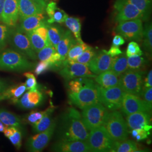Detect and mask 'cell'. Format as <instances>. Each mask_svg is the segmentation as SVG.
<instances>
[{
    "mask_svg": "<svg viewBox=\"0 0 152 152\" xmlns=\"http://www.w3.org/2000/svg\"><path fill=\"white\" fill-rule=\"evenodd\" d=\"M60 141H86L88 132L82 120L81 114L69 108L61 115L58 131Z\"/></svg>",
    "mask_w": 152,
    "mask_h": 152,
    "instance_id": "obj_1",
    "label": "cell"
},
{
    "mask_svg": "<svg viewBox=\"0 0 152 152\" xmlns=\"http://www.w3.org/2000/svg\"><path fill=\"white\" fill-rule=\"evenodd\" d=\"M36 64L12 49H5L0 53V71L24 72L32 71Z\"/></svg>",
    "mask_w": 152,
    "mask_h": 152,
    "instance_id": "obj_2",
    "label": "cell"
},
{
    "mask_svg": "<svg viewBox=\"0 0 152 152\" xmlns=\"http://www.w3.org/2000/svg\"><path fill=\"white\" fill-rule=\"evenodd\" d=\"M69 99L71 103L81 109L99 102L96 84L91 78L86 77L83 86L78 92L69 94Z\"/></svg>",
    "mask_w": 152,
    "mask_h": 152,
    "instance_id": "obj_3",
    "label": "cell"
},
{
    "mask_svg": "<svg viewBox=\"0 0 152 152\" xmlns=\"http://www.w3.org/2000/svg\"><path fill=\"white\" fill-rule=\"evenodd\" d=\"M90 131L86 141L91 152L112 151L115 141L109 135L104 126H100Z\"/></svg>",
    "mask_w": 152,
    "mask_h": 152,
    "instance_id": "obj_4",
    "label": "cell"
},
{
    "mask_svg": "<svg viewBox=\"0 0 152 152\" xmlns=\"http://www.w3.org/2000/svg\"><path fill=\"white\" fill-rule=\"evenodd\" d=\"M114 141H122L127 139L128 126L122 114L114 110L109 113L103 125Z\"/></svg>",
    "mask_w": 152,
    "mask_h": 152,
    "instance_id": "obj_5",
    "label": "cell"
},
{
    "mask_svg": "<svg viewBox=\"0 0 152 152\" xmlns=\"http://www.w3.org/2000/svg\"><path fill=\"white\" fill-rule=\"evenodd\" d=\"M108 113V110L98 102L83 109L82 120L87 130L91 131L100 126H103Z\"/></svg>",
    "mask_w": 152,
    "mask_h": 152,
    "instance_id": "obj_6",
    "label": "cell"
},
{
    "mask_svg": "<svg viewBox=\"0 0 152 152\" xmlns=\"http://www.w3.org/2000/svg\"><path fill=\"white\" fill-rule=\"evenodd\" d=\"M8 44L12 49L27 57L31 60L37 59V54L32 47L26 34L16 27L11 28L8 39Z\"/></svg>",
    "mask_w": 152,
    "mask_h": 152,
    "instance_id": "obj_7",
    "label": "cell"
},
{
    "mask_svg": "<svg viewBox=\"0 0 152 152\" xmlns=\"http://www.w3.org/2000/svg\"><path fill=\"white\" fill-rule=\"evenodd\" d=\"M99 102L110 111L120 109L125 92L119 85L104 88L96 84Z\"/></svg>",
    "mask_w": 152,
    "mask_h": 152,
    "instance_id": "obj_8",
    "label": "cell"
},
{
    "mask_svg": "<svg viewBox=\"0 0 152 152\" xmlns=\"http://www.w3.org/2000/svg\"><path fill=\"white\" fill-rule=\"evenodd\" d=\"M141 71L127 70L120 76L119 86L127 94L140 97L143 88V77Z\"/></svg>",
    "mask_w": 152,
    "mask_h": 152,
    "instance_id": "obj_9",
    "label": "cell"
},
{
    "mask_svg": "<svg viewBox=\"0 0 152 152\" xmlns=\"http://www.w3.org/2000/svg\"><path fill=\"white\" fill-rule=\"evenodd\" d=\"M143 29L142 20L136 19L118 23L115 32L129 41L141 42L143 38Z\"/></svg>",
    "mask_w": 152,
    "mask_h": 152,
    "instance_id": "obj_10",
    "label": "cell"
},
{
    "mask_svg": "<svg viewBox=\"0 0 152 152\" xmlns=\"http://www.w3.org/2000/svg\"><path fill=\"white\" fill-rule=\"evenodd\" d=\"M114 21L120 23L133 19L145 20L142 13L135 6L124 0H115L114 2Z\"/></svg>",
    "mask_w": 152,
    "mask_h": 152,
    "instance_id": "obj_11",
    "label": "cell"
},
{
    "mask_svg": "<svg viewBox=\"0 0 152 152\" xmlns=\"http://www.w3.org/2000/svg\"><path fill=\"white\" fill-rule=\"evenodd\" d=\"M56 127V122L55 120H53V122L48 129L29 137L26 145L28 151L32 152L42 151L51 140L54 134Z\"/></svg>",
    "mask_w": 152,
    "mask_h": 152,
    "instance_id": "obj_12",
    "label": "cell"
},
{
    "mask_svg": "<svg viewBox=\"0 0 152 152\" xmlns=\"http://www.w3.org/2000/svg\"><path fill=\"white\" fill-rule=\"evenodd\" d=\"M60 76L66 80L77 78H95L97 75L94 74L87 65L77 62L68 63L64 60L59 72Z\"/></svg>",
    "mask_w": 152,
    "mask_h": 152,
    "instance_id": "obj_13",
    "label": "cell"
},
{
    "mask_svg": "<svg viewBox=\"0 0 152 152\" xmlns=\"http://www.w3.org/2000/svg\"><path fill=\"white\" fill-rule=\"evenodd\" d=\"M120 109L122 113L126 116L139 112L151 113L152 107L139 96L125 92Z\"/></svg>",
    "mask_w": 152,
    "mask_h": 152,
    "instance_id": "obj_14",
    "label": "cell"
},
{
    "mask_svg": "<svg viewBox=\"0 0 152 152\" xmlns=\"http://www.w3.org/2000/svg\"><path fill=\"white\" fill-rule=\"evenodd\" d=\"M38 88L24 92L15 104L18 107L23 110H29L41 105L44 102V95Z\"/></svg>",
    "mask_w": 152,
    "mask_h": 152,
    "instance_id": "obj_15",
    "label": "cell"
},
{
    "mask_svg": "<svg viewBox=\"0 0 152 152\" xmlns=\"http://www.w3.org/2000/svg\"><path fill=\"white\" fill-rule=\"evenodd\" d=\"M113 59V57L109 55L106 53V50H103L96 53L87 66L94 74L99 75L105 71L110 69Z\"/></svg>",
    "mask_w": 152,
    "mask_h": 152,
    "instance_id": "obj_16",
    "label": "cell"
},
{
    "mask_svg": "<svg viewBox=\"0 0 152 152\" xmlns=\"http://www.w3.org/2000/svg\"><path fill=\"white\" fill-rule=\"evenodd\" d=\"M19 21L18 0H5L1 22L10 28L16 27Z\"/></svg>",
    "mask_w": 152,
    "mask_h": 152,
    "instance_id": "obj_17",
    "label": "cell"
},
{
    "mask_svg": "<svg viewBox=\"0 0 152 152\" xmlns=\"http://www.w3.org/2000/svg\"><path fill=\"white\" fill-rule=\"evenodd\" d=\"M53 151L58 152H91L86 141H59L51 148Z\"/></svg>",
    "mask_w": 152,
    "mask_h": 152,
    "instance_id": "obj_18",
    "label": "cell"
},
{
    "mask_svg": "<svg viewBox=\"0 0 152 152\" xmlns=\"http://www.w3.org/2000/svg\"><path fill=\"white\" fill-rule=\"evenodd\" d=\"M47 18L45 13H40L32 16L19 19V24L16 27L24 33L33 31L36 28L47 22Z\"/></svg>",
    "mask_w": 152,
    "mask_h": 152,
    "instance_id": "obj_19",
    "label": "cell"
},
{
    "mask_svg": "<svg viewBox=\"0 0 152 152\" xmlns=\"http://www.w3.org/2000/svg\"><path fill=\"white\" fill-rule=\"evenodd\" d=\"M18 5L19 19L45 12V9L33 0H18Z\"/></svg>",
    "mask_w": 152,
    "mask_h": 152,
    "instance_id": "obj_20",
    "label": "cell"
},
{
    "mask_svg": "<svg viewBox=\"0 0 152 152\" xmlns=\"http://www.w3.org/2000/svg\"><path fill=\"white\" fill-rule=\"evenodd\" d=\"M151 113L139 112L126 115V123L131 130L136 129H144L146 125H150L151 121Z\"/></svg>",
    "mask_w": 152,
    "mask_h": 152,
    "instance_id": "obj_21",
    "label": "cell"
},
{
    "mask_svg": "<svg viewBox=\"0 0 152 152\" xmlns=\"http://www.w3.org/2000/svg\"><path fill=\"white\" fill-rule=\"evenodd\" d=\"M77 42L73 34L69 30L65 31L60 41L56 46V51L61 56V60L64 61L66 58L67 54L71 48Z\"/></svg>",
    "mask_w": 152,
    "mask_h": 152,
    "instance_id": "obj_22",
    "label": "cell"
},
{
    "mask_svg": "<svg viewBox=\"0 0 152 152\" xmlns=\"http://www.w3.org/2000/svg\"><path fill=\"white\" fill-rule=\"evenodd\" d=\"M45 12L49 17L47 19V22L49 24L64 23L66 18L68 16L65 11L59 8L56 3L53 1L50 2L47 4Z\"/></svg>",
    "mask_w": 152,
    "mask_h": 152,
    "instance_id": "obj_23",
    "label": "cell"
},
{
    "mask_svg": "<svg viewBox=\"0 0 152 152\" xmlns=\"http://www.w3.org/2000/svg\"><path fill=\"white\" fill-rule=\"evenodd\" d=\"M26 90L25 83H20L14 86L10 85L0 95V102L9 100L15 104Z\"/></svg>",
    "mask_w": 152,
    "mask_h": 152,
    "instance_id": "obj_24",
    "label": "cell"
},
{
    "mask_svg": "<svg viewBox=\"0 0 152 152\" xmlns=\"http://www.w3.org/2000/svg\"><path fill=\"white\" fill-rule=\"evenodd\" d=\"M99 86L104 88L114 87L119 85V78L111 70L105 71L95 78Z\"/></svg>",
    "mask_w": 152,
    "mask_h": 152,
    "instance_id": "obj_25",
    "label": "cell"
},
{
    "mask_svg": "<svg viewBox=\"0 0 152 152\" xmlns=\"http://www.w3.org/2000/svg\"><path fill=\"white\" fill-rule=\"evenodd\" d=\"M0 121L7 127H15L23 131V121L16 114L5 109L0 108Z\"/></svg>",
    "mask_w": 152,
    "mask_h": 152,
    "instance_id": "obj_26",
    "label": "cell"
},
{
    "mask_svg": "<svg viewBox=\"0 0 152 152\" xmlns=\"http://www.w3.org/2000/svg\"><path fill=\"white\" fill-rule=\"evenodd\" d=\"M46 109V113L41 118V119L32 125L33 131L34 133L37 134L46 130L53 122V120L52 119V114L54 111L55 107L53 105H51Z\"/></svg>",
    "mask_w": 152,
    "mask_h": 152,
    "instance_id": "obj_27",
    "label": "cell"
},
{
    "mask_svg": "<svg viewBox=\"0 0 152 152\" xmlns=\"http://www.w3.org/2000/svg\"><path fill=\"white\" fill-rule=\"evenodd\" d=\"M65 26L69 29L78 43H83L81 38V22L79 18L67 16L65 19Z\"/></svg>",
    "mask_w": 152,
    "mask_h": 152,
    "instance_id": "obj_28",
    "label": "cell"
},
{
    "mask_svg": "<svg viewBox=\"0 0 152 152\" xmlns=\"http://www.w3.org/2000/svg\"><path fill=\"white\" fill-rule=\"evenodd\" d=\"M128 69L127 56L124 53L113 58L110 70L118 76H121Z\"/></svg>",
    "mask_w": 152,
    "mask_h": 152,
    "instance_id": "obj_29",
    "label": "cell"
},
{
    "mask_svg": "<svg viewBox=\"0 0 152 152\" xmlns=\"http://www.w3.org/2000/svg\"><path fill=\"white\" fill-rule=\"evenodd\" d=\"M48 28L49 42L56 49L60 39L65 32V30L59 25L53 24H49Z\"/></svg>",
    "mask_w": 152,
    "mask_h": 152,
    "instance_id": "obj_30",
    "label": "cell"
},
{
    "mask_svg": "<svg viewBox=\"0 0 152 152\" xmlns=\"http://www.w3.org/2000/svg\"><path fill=\"white\" fill-rule=\"evenodd\" d=\"M5 136L13 145L19 149L22 146V131L15 127H7L4 132Z\"/></svg>",
    "mask_w": 152,
    "mask_h": 152,
    "instance_id": "obj_31",
    "label": "cell"
},
{
    "mask_svg": "<svg viewBox=\"0 0 152 152\" xmlns=\"http://www.w3.org/2000/svg\"><path fill=\"white\" fill-rule=\"evenodd\" d=\"M135 6L142 13L145 20H147L151 14L152 0H124Z\"/></svg>",
    "mask_w": 152,
    "mask_h": 152,
    "instance_id": "obj_32",
    "label": "cell"
},
{
    "mask_svg": "<svg viewBox=\"0 0 152 152\" xmlns=\"http://www.w3.org/2000/svg\"><path fill=\"white\" fill-rule=\"evenodd\" d=\"M138 145L135 141L125 140L122 141H115L114 147L111 152H139Z\"/></svg>",
    "mask_w": 152,
    "mask_h": 152,
    "instance_id": "obj_33",
    "label": "cell"
},
{
    "mask_svg": "<svg viewBox=\"0 0 152 152\" xmlns=\"http://www.w3.org/2000/svg\"><path fill=\"white\" fill-rule=\"evenodd\" d=\"M143 48L149 55L152 53V26L151 22H147L143 29Z\"/></svg>",
    "mask_w": 152,
    "mask_h": 152,
    "instance_id": "obj_34",
    "label": "cell"
},
{
    "mask_svg": "<svg viewBox=\"0 0 152 152\" xmlns=\"http://www.w3.org/2000/svg\"><path fill=\"white\" fill-rule=\"evenodd\" d=\"M25 34L27 36L33 50L36 54L46 46V43L44 39L34 31L28 32Z\"/></svg>",
    "mask_w": 152,
    "mask_h": 152,
    "instance_id": "obj_35",
    "label": "cell"
},
{
    "mask_svg": "<svg viewBox=\"0 0 152 152\" xmlns=\"http://www.w3.org/2000/svg\"><path fill=\"white\" fill-rule=\"evenodd\" d=\"M89 47L87 44L78 43V42L74 45L69 50L65 61L68 63H73L82 53Z\"/></svg>",
    "mask_w": 152,
    "mask_h": 152,
    "instance_id": "obj_36",
    "label": "cell"
},
{
    "mask_svg": "<svg viewBox=\"0 0 152 152\" xmlns=\"http://www.w3.org/2000/svg\"><path fill=\"white\" fill-rule=\"evenodd\" d=\"M127 64V70L141 71V69L146 65V60L141 56H132L128 57Z\"/></svg>",
    "mask_w": 152,
    "mask_h": 152,
    "instance_id": "obj_37",
    "label": "cell"
},
{
    "mask_svg": "<svg viewBox=\"0 0 152 152\" xmlns=\"http://www.w3.org/2000/svg\"><path fill=\"white\" fill-rule=\"evenodd\" d=\"M11 28L0 22V53L5 49Z\"/></svg>",
    "mask_w": 152,
    "mask_h": 152,
    "instance_id": "obj_38",
    "label": "cell"
},
{
    "mask_svg": "<svg viewBox=\"0 0 152 152\" xmlns=\"http://www.w3.org/2000/svg\"><path fill=\"white\" fill-rule=\"evenodd\" d=\"M96 53L95 52L94 49L92 48L91 46H89L81 54L76 58L74 62L81 63L87 66L89 62L94 57Z\"/></svg>",
    "mask_w": 152,
    "mask_h": 152,
    "instance_id": "obj_39",
    "label": "cell"
},
{
    "mask_svg": "<svg viewBox=\"0 0 152 152\" xmlns=\"http://www.w3.org/2000/svg\"><path fill=\"white\" fill-rule=\"evenodd\" d=\"M55 52H56V50L54 46L51 45L46 46L37 53V59L40 61L49 60L52 55Z\"/></svg>",
    "mask_w": 152,
    "mask_h": 152,
    "instance_id": "obj_40",
    "label": "cell"
},
{
    "mask_svg": "<svg viewBox=\"0 0 152 152\" xmlns=\"http://www.w3.org/2000/svg\"><path fill=\"white\" fill-rule=\"evenodd\" d=\"M86 78V77L77 78L73 79L69 82L68 84L69 93H77L78 92L83 86Z\"/></svg>",
    "mask_w": 152,
    "mask_h": 152,
    "instance_id": "obj_41",
    "label": "cell"
},
{
    "mask_svg": "<svg viewBox=\"0 0 152 152\" xmlns=\"http://www.w3.org/2000/svg\"><path fill=\"white\" fill-rule=\"evenodd\" d=\"M126 55L127 57L135 55L141 56L142 55V51H141L139 44L135 41H131L128 45Z\"/></svg>",
    "mask_w": 152,
    "mask_h": 152,
    "instance_id": "obj_42",
    "label": "cell"
},
{
    "mask_svg": "<svg viewBox=\"0 0 152 152\" xmlns=\"http://www.w3.org/2000/svg\"><path fill=\"white\" fill-rule=\"evenodd\" d=\"M24 76L27 78L25 85L27 90H33L38 88L36 78L33 73L31 72H26L24 73Z\"/></svg>",
    "mask_w": 152,
    "mask_h": 152,
    "instance_id": "obj_43",
    "label": "cell"
},
{
    "mask_svg": "<svg viewBox=\"0 0 152 152\" xmlns=\"http://www.w3.org/2000/svg\"><path fill=\"white\" fill-rule=\"evenodd\" d=\"M47 109L44 111H32L25 118L26 122L32 125L37 122L46 113Z\"/></svg>",
    "mask_w": 152,
    "mask_h": 152,
    "instance_id": "obj_44",
    "label": "cell"
},
{
    "mask_svg": "<svg viewBox=\"0 0 152 152\" xmlns=\"http://www.w3.org/2000/svg\"><path fill=\"white\" fill-rule=\"evenodd\" d=\"M48 24L49 23L46 22L33 30L35 32L37 33L39 36H40L44 39V41L46 43V46L51 45L48 39Z\"/></svg>",
    "mask_w": 152,
    "mask_h": 152,
    "instance_id": "obj_45",
    "label": "cell"
},
{
    "mask_svg": "<svg viewBox=\"0 0 152 152\" xmlns=\"http://www.w3.org/2000/svg\"><path fill=\"white\" fill-rule=\"evenodd\" d=\"M50 69H51V66L49 61H40L34 68V73L36 75H40Z\"/></svg>",
    "mask_w": 152,
    "mask_h": 152,
    "instance_id": "obj_46",
    "label": "cell"
},
{
    "mask_svg": "<svg viewBox=\"0 0 152 152\" xmlns=\"http://www.w3.org/2000/svg\"><path fill=\"white\" fill-rule=\"evenodd\" d=\"M131 135L138 141H141L147 139L149 135V131L145 130L143 129H136L131 130Z\"/></svg>",
    "mask_w": 152,
    "mask_h": 152,
    "instance_id": "obj_47",
    "label": "cell"
},
{
    "mask_svg": "<svg viewBox=\"0 0 152 152\" xmlns=\"http://www.w3.org/2000/svg\"><path fill=\"white\" fill-rule=\"evenodd\" d=\"M143 100L148 104L150 106L152 107V87L148 88H143L141 96Z\"/></svg>",
    "mask_w": 152,
    "mask_h": 152,
    "instance_id": "obj_48",
    "label": "cell"
},
{
    "mask_svg": "<svg viewBox=\"0 0 152 152\" xmlns=\"http://www.w3.org/2000/svg\"><path fill=\"white\" fill-rule=\"evenodd\" d=\"M106 53L110 55L111 57H114L116 56H118L123 53V52L121 50L119 47L114 46L112 45L111 48L108 51H106Z\"/></svg>",
    "mask_w": 152,
    "mask_h": 152,
    "instance_id": "obj_49",
    "label": "cell"
},
{
    "mask_svg": "<svg viewBox=\"0 0 152 152\" xmlns=\"http://www.w3.org/2000/svg\"><path fill=\"white\" fill-rule=\"evenodd\" d=\"M125 41L124 38L120 34H117L114 37L112 41V45L114 46L119 47L125 44Z\"/></svg>",
    "mask_w": 152,
    "mask_h": 152,
    "instance_id": "obj_50",
    "label": "cell"
},
{
    "mask_svg": "<svg viewBox=\"0 0 152 152\" xmlns=\"http://www.w3.org/2000/svg\"><path fill=\"white\" fill-rule=\"evenodd\" d=\"M152 87V71L151 70L145 79L143 88Z\"/></svg>",
    "mask_w": 152,
    "mask_h": 152,
    "instance_id": "obj_51",
    "label": "cell"
},
{
    "mask_svg": "<svg viewBox=\"0 0 152 152\" xmlns=\"http://www.w3.org/2000/svg\"><path fill=\"white\" fill-rule=\"evenodd\" d=\"M10 86V83L9 82L0 77V95L7 87H9Z\"/></svg>",
    "mask_w": 152,
    "mask_h": 152,
    "instance_id": "obj_52",
    "label": "cell"
},
{
    "mask_svg": "<svg viewBox=\"0 0 152 152\" xmlns=\"http://www.w3.org/2000/svg\"><path fill=\"white\" fill-rule=\"evenodd\" d=\"M35 2H36L39 5L42 6L44 8H46V5L48 4V1L47 0H33Z\"/></svg>",
    "mask_w": 152,
    "mask_h": 152,
    "instance_id": "obj_53",
    "label": "cell"
},
{
    "mask_svg": "<svg viewBox=\"0 0 152 152\" xmlns=\"http://www.w3.org/2000/svg\"><path fill=\"white\" fill-rule=\"evenodd\" d=\"M5 0H0V22H1V16L3 11V7L4 5Z\"/></svg>",
    "mask_w": 152,
    "mask_h": 152,
    "instance_id": "obj_54",
    "label": "cell"
},
{
    "mask_svg": "<svg viewBox=\"0 0 152 152\" xmlns=\"http://www.w3.org/2000/svg\"><path fill=\"white\" fill-rule=\"evenodd\" d=\"M6 127H7V126L4 125L1 121H0V132H4Z\"/></svg>",
    "mask_w": 152,
    "mask_h": 152,
    "instance_id": "obj_55",
    "label": "cell"
},
{
    "mask_svg": "<svg viewBox=\"0 0 152 152\" xmlns=\"http://www.w3.org/2000/svg\"><path fill=\"white\" fill-rule=\"evenodd\" d=\"M49 1V0H47V1Z\"/></svg>",
    "mask_w": 152,
    "mask_h": 152,
    "instance_id": "obj_56",
    "label": "cell"
}]
</instances>
